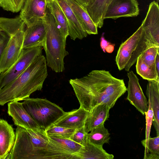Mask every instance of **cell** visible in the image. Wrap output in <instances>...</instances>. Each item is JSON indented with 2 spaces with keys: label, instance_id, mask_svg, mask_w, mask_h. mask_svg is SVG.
<instances>
[{
  "label": "cell",
  "instance_id": "36",
  "mask_svg": "<svg viewBox=\"0 0 159 159\" xmlns=\"http://www.w3.org/2000/svg\"><path fill=\"white\" fill-rule=\"evenodd\" d=\"M144 159H159V155L152 153H148L144 155Z\"/></svg>",
  "mask_w": 159,
  "mask_h": 159
},
{
  "label": "cell",
  "instance_id": "6",
  "mask_svg": "<svg viewBox=\"0 0 159 159\" xmlns=\"http://www.w3.org/2000/svg\"><path fill=\"white\" fill-rule=\"evenodd\" d=\"M42 47L23 48L16 61L0 74V89L18 77L37 57L41 55Z\"/></svg>",
  "mask_w": 159,
  "mask_h": 159
},
{
  "label": "cell",
  "instance_id": "17",
  "mask_svg": "<svg viewBox=\"0 0 159 159\" xmlns=\"http://www.w3.org/2000/svg\"><path fill=\"white\" fill-rule=\"evenodd\" d=\"M148 81L146 93L153 112L152 123L159 136V80Z\"/></svg>",
  "mask_w": 159,
  "mask_h": 159
},
{
  "label": "cell",
  "instance_id": "40",
  "mask_svg": "<svg viewBox=\"0 0 159 159\" xmlns=\"http://www.w3.org/2000/svg\"><path fill=\"white\" fill-rule=\"evenodd\" d=\"M157 1V2L159 4V0H156Z\"/></svg>",
  "mask_w": 159,
  "mask_h": 159
},
{
  "label": "cell",
  "instance_id": "39",
  "mask_svg": "<svg viewBox=\"0 0 159 159\" xmlns=\"http://www.w3.org/2000/svg\"><path fill=\"white\" fill-rule=\"evenodd\" d=\"M114 45L111 43L106 48L105 51H106V52L108 53H111L113 52L114 50Z\"/></svg>",
  "mask_w": 159,
  "mask_h": 159
},
{
  "label": "cell",
  "instance_id": "26",
  "mask_svg": "<svg viewBox=\"0 0 159 159\" xmlns=\"http://www.w3.org/2000/svg\"><path fill=\"white\" fill-rule=\"evenodd\" d=\"M52 141L60 146L67 152L74 155L78 159V155L83 146L70 139L55 136H48Z\"/></svg>",
  "mask_w": 159,
  "mask_h": 159
},
{
  "label": "cell",
  "instance_id": "10",
  "mask_svg": "<svg viewBox=\"0 0 159 159\" xmlns=\"http://www.w3.org/2000/svg\"><path fill=\"white\" fill-rule=\"evenodd\" d=\"M46 8V0H25L19 16L29 27L43 21Z\"/></svg>",
  "mask_w": 159,
  "mask_h": 159
},
{
  "label": "cell",
  "instance_id": "38",
  "mask_svg": "<svg viewBox=\"0 0 159 159\" xmlns=\"http://www.w3.org/2000/svg\"><path fill=\"white\" fill-rule=\"evenodd\" d=\"M155 64L157 71L159 74V53H158L156 57Z\"/></svg>",
  "mask_w": 159,
  "mask_h": 159
},
{
  "label": "cell",
  "instance_id": "12",
  "mask_svg": "<svg viewBox=\"0 0 159 159\" xmlns=\"http://www.w3.org/2000/svg\"><path fill=\"white\" fill-rule=\"evenodd\" d=\"M7 113L17 126L28 129H41L24 108L22 102L15 101L9 102Z\"/></svg>",
  "mask_w": 159,
  "mask_h": 159
},
{
  "label": "cell",
  "instance_id": "4",
  "mask_svg": "<svg viewBox=\"0 0 159 159\" xmlns=\"http://www.w3.org/2000/svg\"><path fill=\"white\" fill-rule=\"evenodd\" d=\"M43 22L46 32L43 48L47 66L56 73L62 72L65 69L64 58L69 54L66 48V38L61 32L47 7Z\"/></svg>",
  "mask_w": 159,
  "mask_h": 159
},
{
  "label": "cell",
  "instance_id": "13",
  "mask_svg": "<svg viewBox=\"0 0 159 159\" xmlns=\"http://www.w3.org/2000/svg\"><path fill=\"white\" fill-rule=\"evenodd\" d=\"M63 11L66 19L69 36L75 40L81 39L88 34L77 18L73 10L66 0H55Z\"/></svg>",
  "mask_w": 159,
  "mask_h": 159
},
{
  "label": "cell",
  "instance_id": "30",
  "mask_svg": "<svg viewBox=\"0 0 159 159\" xmlns=\"http://www.w3.org/2000/svg\"><path fill=\"white\" fill-rule=\"evenodd\" d=\"M25 0H0V6L4 10L13 12L21 10Z\"/></svg>",
  "mask_w": 159,
  "mask_h": 159
},
{
  "label": "cell",
  "instance_id": "5",
  "mask_svg": "<svg viewBox=\"0 0 159 159\" xmlns=\"http://www.w3.org/2000/svg\"><path fill=\"white\" fill-rule=\"evenodd\" d=\"M22 103L28 113L44 131L66 112L62 108L46 99L29 97Z\"/></svg>",
  "mask_w": 159,
  "mask_h": 159
},
{
  "label": "cell",
  "instance_id": "34",
  "mask_svg": "<svg viewBox=\"0 0 159 159\" xmlns=\"http://www.w3.org/2000/svg\"><path fill=\"white\" fill-rule=\"evenodd\" d=\"M10 37L5 32L0 28V59Z\"/></svg>",
  "mask_w": 159,
  "mask_h": 159
},
{
  "label": "cell",
  "instance_id": "14",
  "mask_svg": "<svg viewBox=\"0 0 159 159\" xmlns=\"http://www.w3.org/2000/svg\"><path fill=\"white\" fill-rule=\"evenodd\" d=\"M46 32L43 21L29 27L24 30L23 49L41 47H43Z\"/></svg>",
  "mask_w": 159,
  "mask_h": 159
},
{
  "label": "cell",
  "instance_id": "1",
  "mask_svg": "<svg viewBox=\"0 0 159 159\" xmlns=\"http://www.w3.org/2000/svg\"><path fill=\"white\" fill-rule=\"evenodd\" d=\"M69 82L80 107L89 112L101 104L112 108L127 91L123 79L105 70H93L82 77L70 79Z\"/></svg>",
  "mask_w": 159,
  "mask_h": 159
},
{
  "label": "cell",
  "instance_id": "33",
  "mask_svg": "<svg viewBox=\"0 0 159 159\" xmlns=\"http://www.w3.org/2000/svg\"><path fill=\"white\" fill-rule=\"evenodd\" d=\"M70 139L83 145L88 140L87 133L84 126L75 129Z\"/></svg>",
  "mask_w": 159,
  "mask_h": 159
},
{
  "label": "cell",
  "instance_id": "19",
  "mask_svg": "<svg viewBox=\"0 0 159 159\" xmlns=\"http://www.w3.org/2000/svg\"><path fill=\"white\" fill-rule=\"evenodd\" d=\"M111 108L107 105L101 104L89 112L85 121L84 128L88 133L98 125L104 123L109 116Z\"/></svg>",
  "mask_w": 159,
  "mask_h": 159
},
{
  "label": "cell",
  "instance_id": "29",
  "mask_svg": "<svg viewBox=\"0 0 159 159\" xmlns=\"http://www.w3.org/2000/svg\"><path fill=\"white\" fill-rule=\"evenodd\" d=\"M159 51V46L152 47L146 49L139 56L147 65L150 67H156L155 60Z\"/></svg>",
  "mask_w": 159,
  "mask_h": 159
},
{
  "label": "cell",
  "instance_id": "32",
  "mask_svg": "<svg viewBox=\"0 0 159 159\" xmlns=\"http://www.w3.org/2000/svg\"><path fill=\"white\" fill-rule=\"evenodd\" d=\"M145 148L144 155L148 153L157 154L159 155V136L154 138H149L147 145Z\"/></svg>",
  "mask_w": 159,
  "mask_h": 159
},
{
  "label": "cell",
  "instance_id": "31",
  "mask_svg": "<svg viewBox=\"0 0 159 159\" xmlns=\"http://www.w3.org/2000/svg\"><path fill=\"white\" fill-rule=\"evenodd\" d=\"M146 121L145 130V139L142 140L141 142L144 147L148 142L149 138L151 128L152 125L153 117V112L150 103L148 102V109L145 113Z\"/></svg>",
  "mask_w": 159,
  "mask_h": 159
},
{
  "label": "cell",
  "instance_id": "2",
  "mask_svg": "<svg viewBox=\"0 0 159 159\" xmlns=\"http://www.w3.org/2000/svg\"><path fill=\"white\" fill-rule=\"evenodd\" d=\"M14 145L6 159H58L57 146L41 129H26L17 126Z\"/></svg>",
  "mask_w": 159,
  "mask_h": 159
},
{
  "label": "cell",
  "instance_id": "20",
  "mask_svg": "<svg viewBox=\"0 0 159 159\" xmlns=\"http://www.w3.org/2000/svg\"><path fill=\"white\" fill-rule=\"evenodd\" d=\"M88 34H98V27L84 7L75 0H66Z\"/></svg>",
  "mask_w": 159,
  "mask_h": 159
},
{
  "label": "cell",
  "instance_id": "24",
  "mask_svg": "<svg viewBox=\"0 0 159 159\" xmlns=\"http://www.w3.org/2000/svg\"><path fill=\"white\" fill-rule=\"evenodd\" d=\"M26 26L20 16L12 18L0 17V28L10 37L18 31L25 30Z\"/></svg>",
  "mask_w": 159,
  "mask_h": 159
},
{
  "label": "cell",
  "instance_id": "35",
  "mask_svg": "<svg viewBox=\"0 0 159 159\" xmlns=\"http://www.w3.org/2000/svg\"><path fill=\"white\" fill-rule=\"evenodd\" d=\"M100 47L104 52H105V49L111 43L106 40L104 38L103 34H102L101 38Z\"/></svg>",
  "mask_w": 159,
  "mask_h": 159
},
{
  "label": "cell",
  "instance_id": "28",
  "mask_svg": "<svg viewBox=\"0 0 159 159\" xmlns=\"http://www.w3.org/2000/svg\"><path fill=\"white\" fill-rule=\"evenodd\" d=\"M75 130V129L55 126L53 124L46 129L45 132L48 136L70 139Z\"/></svg>",
  "mask_w": 159,
  "mask_h": 159
},
{
  "label": "cell",
  "instance_id": "23",
  "mask_svg": "<svg viewBox=\"0 0 159 159\" xmlns=\"http://www.w3.org/2000/svg\"><path fill=\"white\" fill-rule=\"evenodd\" d=\"M46 5L54 17L61 32L66 37L69 36L66 17L61 9L55 0H46Z\"/></svg>",
  "mask_w": 159,
  "mask_h": 159
},
{
  "label": "cell",
  "instance_id": "25",
  "mask_svg": "<svg viewBox=\"0 0 159 159\" xmlns=\"http://www.w3.org/2000/svg\"><path fill=\"white\" fill-rule=\"evenodd\" d=\"M87 133L88 141L97 146L102 147L105 143H108L110 139V134L104 125L101 124Z\"/></svg>",
  "mask_w": 159,
  "mask_h": 159
},
{
  "label": "cell",
  "instance_id": "9",
  "mask_svg": "<svg viewBox=\"0 0 159 159\" xmlns=\"http://www.w3.org/2000/svg\"><path fill=\"white\" fill-rule=\"evenodd\" d=\"M137 0H112L108 6L104 19H116L121 17L136 16L139 14Z\"/></svg>",
  "mask_w": 159,
  "mask_h": 159
},
{
  "label": "cell",
  "instance_id": "21",
  "mask_svg": "<svg viewBox=\"0 0 159 159\" xmlns=\"http://www.w3.org/2000/svg\"><path fill=\"white\" fill-rule=\"evenodd\" d=\"M112 1L92 0L89 4L84 7L98 28H101L102 27L105 14Z\"/></svg>",
  "mask_w": 159,
  "mask_h": 159
},
{
  "label": "cell",
  "instance_id": "7",
  "mask_svg": "<svg viewBox=\"0 0 159 159\" xmlns=\"http://www.w3.org/2000/svg\"><path fill=\"white\" fill-rule=\"evenodd\" d=\"M25 30L11 37L0 59V74L10 68L19 58L23 49Z\"/></svg>",
  "mask_w": 159,
  "mask_h": 159
},
{
  "label": "cell",
  "instance_id": "8",
  "mask_svg": "<svg viewBox=\"0 0 159 159\" xmlns=\"http://www.w3.org/2000/svg\"><path fill=\"white\" fill-rule=\"evenodd\" d=\"M127 74L129 79L126 99L143 115L148 109V101L140 85L139 79L132 70Z\"/></svg>",
  "mask_w": 159,
  "mask_h": 159
},
{
  "label": "cell",
  "instance_id": "27",
  "mask_svg": "<svg viewBox=\"0 0 159 159\" xmlns=\"http://www.w3.org/2000/svg\"><path fill=\"white\" fill-rule=\"evenodd\" d=\"M136 63V72L143 79L148 81L159 80V74L156 67H150L147 65L140 56L138 57Z\"/></svg>",
  "mask_w": 159,
  "mask_h": 159
},
{
  "label": "cell",
  "instance_id": "11",
  "mask_svg": "<svg viewBox=\"0 0 159 159\" xmlns=\"http://www.w3.org/2000/svg\"><path fill=\"white\" fill-rule=\"evenodd\" d=\"M143 32L141 24L137 30L120 45L115 58L119 70L124 69L136 49Z\"/></svg>",
  "mask_w": 159,
  "mask_h": 159
},
{
  "label": "cell",
  "instance_id": "37",
  "mask_svg": "<svg viewBox=\"0 0 159 159\" xmlns=\"http://www.w3.org/2000/svg\"><path fill=\"white\" fill-rule=\"evenodd\" d=\"M78 3L83 7L88 5L92 0H75Z\"/></svg>",
  "mask_w": 159,
  "mask_h": 159
},
{
  "label": "cell",
  "instance_id": "3",
  "mask_svg": "<svg viewBox=\"0 0 159 159\" xmlns=\"http://www.w3.org/2000/svg\"><path fill=\"white\" fill-rule=\"evenodd\" d=\"M45 57L36 58L16 80L0 89V105L24 100L37 91L41 90L48 75Z\"/></svg>",
  "mask_w": 159,
  "mask_h": 159
},
{
  "label": "cell",
  "instance_id": "15",
  "mask_svg": "<svg viewBox=\"0 0 159 159\" xmlns=\"http://www.w3.org/2000/svg\"><path fill=\"white\" fill-rule=\"evenodd\" d=\"M89 112L80 107L78 109L66 112L53 125L76 129L84 126Z\"/></svg>",
  "mask_w": 159,
  "mask_h": 159
},
{
  "label": "cell",
  "instance_id": "22",
  "mask_svg": "<svg viewBox=\"0 0 159 159\" xmlns=\"http://www.w3.org/2000/svg\"><path fill=\"white\" fill-rule=\"evenodd\" d=\"M78 155V159H113L114 156L107 153L102 147L94 145L88 140Z\"/></svg>",
  "mask_w": 159,
  "mask_h": 159
},
{
  "label": "cell",
  "instance_id": "18",
  "mask_svg": "<svg viewBox=\"0 0 159 159\" xmlns=\"http://www.w3.org/2000/svg\"><path fill=\"white\" fill-rule=\"evenodd\" d=\"M142 24L143 30L148 32L154 38L159 40V6L155 1L150 4Z\"/></svg>",
  "mask_w": 159,
  "mask_h": 159
},
{
  "label": "cell",
  "instance_id": "16",
  "mask_svg": "<svg viewBox=\"0 0 159 159\" xmlns=\"http://www.w3.org/2000/svg\"><path fill=\"white\" fill-rule=\"evenodd\" d=\"M15 133L7 121L0 119V159H6L15 141Z\"/></svg>",
  "mask_w": 159,
  "mask_h": 159
}]
</instances>
